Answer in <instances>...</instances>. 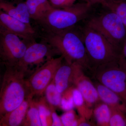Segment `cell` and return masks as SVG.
Here are the masks:
<instances>
[{
  "label": "cell",
  "instance_id": "obj_1",
  "mask_svg": "<svg viewBox=\"0 0 126 126\" xmlns=\"http://www.w3.org/2000/svg\"><path fill=\"white\" fill-rule=\"evenodd\" d=\"M80 32L74 27L58 33L39 32V38L58 49L66 63L78 64L84 70L91 72L86 47Z\"/></svg>",
  "mask_w": 126,
  "mask_h": 126
},
{
  "label": "cell",
  "instance_id": "obj_2",
  "mask_svg": "<svg viewBox=\"0 0 126 126\" xmlns=\"http://www.w3.org/2000/svg\"><path fill=\"white\" fill-rule=\"evenodd\" d=\"M5 67L0 91V117L18 107L29 96L27 72L17 66Z\"/></svg>",
  "mask_w": 126,
  "mask_h": 126
},
{
  "label": "cell",
  "instance_id": "obj_3",
  "mask_svg": "<svg viewBox=\"0 0 126 126\" xmlns=\"http://www.w3.org/2000/svg\"><path fill=\"white\" fill-rule=\"evenodd\" d=\"M91 5L88 2L75 4L64 9L53 8L38 21L41 32L58 33L73 28L88 15Z\"/></svg>",
  "mask_w": 126,
  "mask_h": 126
},
{
  "label": "cell",
  "instance_id": "obj_4",
  "mask_svg": "<svg viewBox=\"0 0 126 126\" xmlns=\"http://www.w3.org/2000/svg\"><path fill=\"white\" fill-rule=\"evenodd\" d=\"M81 32L91 72L101 65L118 61L120 51L101 34L87 25Z\"/></svg>",
  "mask_w": 126,
  "mask_h": 126
},
{
  "label": "cell",
  "instance_id": "obj_5",
  "mask_svg": "<svg viewBox=\"0 0 126 126\" xmlns=\"http://www.w3.org/2000/svg\"><path fill=\"white\" fill-rule=\"evenodd\" d=\"M86 25L101 34L121 52L126 39V26L115 13L109 10L93 16Z\"/></svg>",
  "mask_w": 126,
  "mask_h": 126
},
{
  "label": "cell",
  "instance_id": "obj_6",
  "mask_svg": "<svg viewBox=\"0 0 126 126\" xmlns=\"http://www.w3.org/2000/svg\"><path fill=\"white\" fill-rule=\"evenodd\" d=\"M93 73L95 80L116 93L126 103V71L118 61L99 66Z\"/></svg>",
  "mask_w": 126,
  "mask_h": 126
},
{
  "label": "cell",
  "instance_id": "obj_7",
  "mask_svg": "<svg viewBox=\"0 0 126 126\" xmlns=\"http://www.w3.org/2000/svg\"><path fill=\"white\" fill-rule=\"evenodd\" d=\"M63 60L62 55L59 58L50 59L36 69L26 79L29 92L28 98L32 99L35 96H41L45 93L46 88L54 78L56 71Z\"/></svg>",
  "mask_w": 126,
  "mask_h": 126
},
{
  "label": "cell",
  "instance_id": "obj_8",
  "mask_svg": "<svg viewBox=\"0 0 126 126\" xmlns=\"http://www.w3.org/2000/svg\"><path fill=\"white\" fill-rule=\"evenodd\" d=\"M31 43L0 28V58L1 63L5 67L16 66Z\"/></svg>",
  "mask_w": 126,
  "mask_h": 126
},
{
  "label": "cell",
  "instance_id": "obj_9",
  "mask_svg": "<svg viewBox=\"0 0 126 126\" xmlns=\"http://www.w3.org/2000/svg\"><path fill=\"white\" fill-rule=\"evenodd\" d=\"M61 55L58 49L45 40L41 39L31 43L23 58L16 66L27 72L30 66L45 63L54 56Z\"/></svg>",
  "mask_w": 126,
  "mask_h": 126
},
{
  "label": "cell",
  "instance_id": "obj_10",
  "mask_svg": "<svg viewBox=\"0 0 126 126\" xmlns=\"http://www.w3.org/2000/svg\"><path fill=\"white\" fill-rule=\"evenodd\" d=\"M0 28L17 35L29 43L34 42L37 38H39L38 31L31 24L12 17L1 10Z\"/></svg>",
  "mask_w": 126,
  "mask_h": 126
},
{
  "label": "cell",
  "instance_id": "obj_11",
  "mask_svg": "<svg viewBox=\"0 0 126 126\" xmlns=\"http://www.w3.org/2000/svg\"><path fill=\"white\" fill-rule=\"evenodd\" d=\"M83 70L82 67L78 64L63 62L56 71L53 79L59 92L63 94L69 88L74 86L76 79Z\"/></svg>",
  "mask_w": 126,
  "mask_h": 126
},
{
  "label": "cell",
  "instance_id": "obj_12",
  "mask_svg": "<svg viewBox=\"0 0 126 126\" xmlns=\"http://www.w3.org/2000/svg\"><path fill=\"white\" fill-rule=\"evenodd\" d=\"M74 86L80 91L86 104L90 108L93 109L102 102L94 83L84 74L83 70L76 79Z\"/></svg>",
  "mask_w": 126,
  "mask_h": 126
},
{
  "label": "cell",
  "instance_id": "obj_13",
  "mask_svg": "<svg viewBox=\"0 0 126 126\" xmlns=\"http://www.w3.org/2000/svg\"><path fill=\"white\" fill-rule=\"evenodd\" d=\"M0 10L24 23L31 24L30 16L25 1H0Z\"/></svg>",
  "mask_w": 126,
  "mask_h": 126
},
{
  "label": "cell",
  "instance_id": "obj_14",
  "mask_svg": "<svg viewBox=\"0 0 126 126\" xmlns=\"http://www.w3.org/2000/svg\"><path fill=\"white\" fill-rule=\"evenodd\" d=\"M94 83L102 102L110 108L119 110L126 115V103L121 97L96 80Z\"/></svg>",
  "mask_w": 126,
  "mask_h": 126
},
{
  "label": "cell",
  "instance_id": "obj_15",
  "mask_svg": "<svg viewBox=\"0 0 126 126\" xmlns=\"http://www.w3.org/2000/svg\"><path fill=\"white\" fill-rule=\"evenodd\" d=\"M30 99L27 98L18 107L0 117V126H22L29 107Z\"/></svg>",
  "mask_w": 126,
  "mask_h": 126
},
{
  "label": "cell",
  "instance_id": "obj_16",
  "mask_svg": "<svg viewBox=\"0 0 126 126\" xmlns=\"http://www.w3.org/2000/svg\"><path fill=\"white\" fill-rule=\"evenodd\" d=\"M26 3L32 19L38 21L53 9L49 0H26Z\"/></svg>",
  "mask_w": 126,
  "mask_h": 126
},
{
  "label": "cell",
  "instance_id": "obj_17",
  "mask_svg": "<svg viewBox=\"0 0 126 126\" xmlns=\"http://www.w3.org/2000/svg\"><path fill=\"white\" fill-rule=\"evenodd\" d=\"M72 95L75 106L78 111L79 116L90 120L93 116V109L88 107L82 94L75 86L72 90Z\"/></svg>",
  "mask_w": 126,
  "mask_h": 126
},
{
  "label": "cell",
  "instance_id": "obj_18",
  "mask_svg": "<svg viewBox=\"0 0 126 126\" xmlns=\"http://www.w3.org/2000/svg\"><path fill=\"white\" fill-rule=\"evenodd\" d=\"M111 114L110 107L103 102L97 104L93 108V116L97 126H109Z\"/></svg>",
  "mask_w": 126,
  "mask_h": 126
},
{
  "label": "cell",
  "instance_id": "obj_19",
  "mask_svg": "<svg viewBox=\"0 0 126 126\" xmlns=\"http://www.w3.org/2000/svg\"><path fill=\"white\" fill-rule=\"evenodd\" d=\"M31 99L29 109L22 126H41L38 103Z\"/></svg>",
  "mask_w": 126,
  "mask_h": 126
},
{
  "label": "cell",
  "instance_id": "obj_20",
  "mask_svg": "<svg viewBox=\"0 0 126 126\" xmlns=\"http://www.w3.org/2000/svg\"><path fill=\"white\" fill-rule=\"evenodd\" d=\"M45 98L50 108H60L62 94L60 93L55 84L53 79L48 85L45 91Z\"/></svg>",
  "mask_w": 126,
  "mask_h": 126
},
{
  "label": "cell",
  "instance_id": "obj_21",
  "mask_svg": "<svg viewBox=\"0 0 126 126\" xmlns=\"http://www.w3.org/2000/svg\"><path fill=\"white\" fill-rule=\"evenodd\" d=\"M106 7L116 14L126 26V0H107Z\"/></svg>",
  "mask_w": 126,
  "mask_h": 126
},
{
  "label": "cell",
  "instance_id": "obj_22",
  "mask_svg": "<svg viewBox=\"0 0 126 126\" xmlns=\"http://www.w3.org/2000/svg\"><path fill=\"white\" fill-rule=\"evenodd\" d=\"M45 97L37 102L42 126H52V119L49 105H47Z\"/></svg>",
  "mask_w": 126,
  "mask_h": 126
},
{
  "label": "cell",
  "instance_id": "obj_23",
  "mask_svg": "<svg viewBox=\"0 0 126 126\" xmlns=\"http://www.w3.org/2000/svg\"><path fill=\"white\" fill-rule=\"evenodd\" d=\"M111 114L109 126H126V115L121 111L110 108Z\"/></svg>",
  "mask_w": 126,
  "mask_h": 126
},
{
  "label": "cell",
  "instance_id": "obj_24",
  "mask_svg": "<svg viewBox=\"0 0 126 126\" xmlns=\"http://www.w3.org/2000/svg\"><path fill=\"white\" fill-rule=\"evenodd\" d=\"M74 86L69 88L62 94L60 108L66 111L73 110L75 107L72 95V90Z\"/></svg>",
  "mask_w": 126,
  "mask_h": 126
},
{
  "label": "cell",
  "instance_id": "obj_25",
  "mask_svg": "<svg viewBox=\"0 0 126 126\" xmlns=\"http://www.w3.org/2000/svg\"><path fill=\"white\" fill-rule=\"evenodd\" d=\"M60 117L63 126H78L79 117L77 116L73 109L65 112Z\"/></svg>",
  "mask_w": 126,
  "mask_h": 126
},
{
  "label": "cell",
  "instance_id": "obj_26",
  "mask_svg": "<svg viewBox=\"0 0 126 126\" xmlns=\"http://www.w3.org/2000/svg\"><path fill=\"white\" fill-rule=\"evenodd\" d=\"M54 9H64L70 7L75 4L76 0H49Z\"/></svg>",
  "mask_w": 126,
  "mask_h": 126
},
{
  "label": "cell",
  "instance_id": "obj_27",
  "mask_svg": "<svg viewBox=\"0 0 126 126\" xmlns=\"http://www.w3.org/2000/svg\"><path fill=\"white\" fill-rule=\"evenodd\" d=\"M118 62L120 65L126 71V39L120 52Z\"/></svg>",
  "mask_w": 126,
  "mask_h": 126
},
{
  "label": "cell",
  "instance_id": "obj_28",
  "mask_svg": "<svg viewBox=\"0 0 126 126\" xmlns=\"http://www.w3.org/2000/svg\"><path fill=\"white\" fill-rule=\"evenodd\" d=\"M52 119V126H63L61 121V117H59L55 111L54 109H50Z\"/></svg>",
  "mask_w": 126,
  "mask_h": 126
},
{
  "label": "cell",
  "instance_id": "obj_29",
  "mask_svg": "<svg viewBox=\"0 0 126 126\" xmlns=\"http://www.w3.org/2000/svg\"><path fill=\"white\" fill-rule=\"evenodd\" d=\"M95 124L93 122H90L89 120L86 119L84 118L79 117V120L78 126H95Z\"/></svg>",
  "mask_w": 126,
  "mask_h": 126
},
{
  "label": "cell",
  "instance_id": "obj_30",
  "mask_svg": "<svg viewBox=\"0 0 126 126\" xmlns=\"http://www.w3.org/2000/svg\"><path fill=\"white\" fill-rule=\"evenodd\" d=\"M87 2L91 5L96 4H100L106 7L107 4V0H87Z\"/></svg>",
  "mask_w": 126,
  "mask_h": 126
},
{
  "label": "cell",
  "instance_id": "obj_31",
  "mask_svg": "<svg viewBox=\"0 0 126 126\" xmlns=\"http://www.w3.org/2000/svg\"><path fill=\"white\" fill-rule=\"evenodd\" d=\"M9 1V0H0V1ZM10 1H12V0H10Z\"/></svg>",
  "mask_w": 126,
  "mask_h": 126
},
{
  "label": "cell",
  "instance_id": "obj_32",
  "mask_svg": "<svg viewBox=\"0 0 126 126\" xmlns=\"http://www.w3.org/2000/svg\"><path fill=\"white\" fill-rule=\"evenodd\" d=\"M21 0V1L25 0V1H26V0Z\"/></svg>",
  "mask_w": 126,
  "mask_h": 126
},
{
  "label": "cell",
  "instance_id": "obj_33",
  "mask_svg": "<svg viewBox=\"0 0 126 126\" xmlns=\"http://www.w3.org/2000/svg\"></svg>",
  "mask_w": 126,
  "mask_h": 126
}]
</instances>
